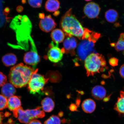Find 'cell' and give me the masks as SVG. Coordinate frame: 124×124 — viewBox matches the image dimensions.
Returning a JSON list of instances; mask_svg holds the SVG:
<instances>
[{
  "label": "cell",
  "instance_id": "cell-1",
  "mask_svg": "<svg viewBox=\"0 0 124 124\" xmlns=\"http://www.w3.org/2000/svg\"><path fill=\"white\" fill-rule=\"evenodd\" d=\"M10 27L16 33L17 40L20 48L28 49L31 38L32 25L30 20L25 15L16 16L11 23Z\"/></svg>",
  "mask_w": 124,
  "mask_h": 124
},
{
  "label": "cell",
  "instance_id": "cell-2",
  "mask_svg": "<svg viewBox=\"0 0 124 124\" xmlns=\"http://www.w3.org/2000/svg\"><path fill=\"white\" fill-rule=\"evenodd\" d=\"M36 70L20 63L11 68L8 76L9 81L15 87L21 88L28 84Z\"/></svg>",
  "mask_w": 124,
  "mask_h": 124
},
{
  "label": "cell",
  "instance_id": "cell-3",
  "mask_svg": "<svg viewBox=\"0 0 124 124\" xmlns=\"http://www.w3.org/2000/svg\"><path fill=\"white\" fill-rule=\"evenodd\" d=\"M60 24L65 35L75 37L81 40L84 33V28L72 14V9H69L62 17Z\"/></svg>",
  "mask_w": 124,
  "mask_h": 124
},
{
  "label": "cell",
  "instance_id": "cell-4",
  "mask_svg": "<svg viewBox=\"0 0 124 124\" xmlns=\"http://www.w3.org/2000/svg\"><path fill=\"white\" fill-rule=\"evenodd\" d=\"M106 62L103 55L97 53L91 54L85 60V67L88 76L103 71L106 66Z\"/></svg>",
  "mask_w": 124,
  "mask_h": 124
},
{
  "label": "cell",
  "instance_id": "cell-5",
  "mask_svg": "<svg viewBox=\"0 0 124 124\" xmlns=\"http://www.w3.org/2000/svg\"><path fill=\"white\" fill-rule=\"evenodd\" d=\"M41 108V107H38L34 109L24 110L21 107L13 111V116L21 123L28 124L32 120L45 117V114L42 110Z\"/></svg>",
  "mask_w": 124,
  "mask_h": 124
},
{
  "label": "cell",
  "instance_id": "cell-6",
  "mask_svg": "<svg viewBox=\"0 0 124 124\" xmlns=\"http://www.w3.org/2000/svg\"><path fill=\"white\" fill-rule=\"evenodd\" d=\"M94 44L87 40H82L78 45L76 57L73 60L76 66H79L88 55L94 53Z\"/></svg>",
  "mask_w": 124,
  "mask_h": 124
},
{
  "label": "cell",
  "instance_id": "cell-7",
  "mask_svg": "<svg viewBox=\"0 0 124 124\" xmlns=\"http://www.w3.org/2000/svg\"><path fill=\"white\" fill-rule=\"evenodd\" d=\"M38 71V69L36 70L28 84V89L31 94L41 93L47 83V79L44 76L37 73Z\"/></svg>",
  "mask_w": 124,
  "mask_h": 124
},
{
  "label": "cell",
  "instance_id": "cell-8",
  "mask_svg": "<svg viewBox=\"0 0 124 124\" xmlns=\"http://www.w3.org/2000/svg\"><path fill=\"white\" fill-rule=\"evenodd\" d=\"M29 41L31 46V50L25 54L24 61L26 64L32 66L33 69H35L37 65L39 62L40 59L36 46L32 38Z\"/></svg>",
  "mask_w": 124,
  "mask_h": 124
},
{
  "label": "cell",
  "instance_id": "cell-9",
  "mask_svg": "<svg viewBox=\"0 0 124 124\" xmlns=\"http://www.w3.org/2000/svg\"><path fill=\"white\" fill-rule=\"evenodd\" d=\"M58 44L52 42L49 45V49L47 54L48 59L52 62L56 63L62 59L65 53L64 49L59 48Z\"/></svg>",
  "mask_w": 124,
  "mask_h": 124
},
{
  "label": "cell",
  "instance_id": "cell-10",
  "mask_svg": "<svg viewBox=\"0 0 124 124\" xmlns=\"http://www.w3.org/2000/svg\"><path fill=\"white\" fill-rule=\"evenodd\" d=\"M66 38L63 41V49L65 53L70 54L72 56L76 55L75 50L78 44L77 39L72 36L65 35Z\"/></svg>",
  "mask_w": 124,
  "mask_h": 124
},
{
  "label": "cell",
  "instance_id": "cell-11",
  "mask_svg": "<svg viewBox=\"0 0 124 124\" xmlns=\"http://www.w3.org/2000/svg\"><path fill=\"white\" fill-rule=\"evenodd\" d=\"M56 26V23L50 15L46 16L41 19L39 27L42 31L48 32L53 30Z\"/></svg>",
  "mask_w": 124,
  "mask_h": 124
},
{
  "label": "cell",
  "instance_id": "cell-12",
  "mask_svg": "<svg viewBox=\"0 0 124 124\" xmlns=\"http://www.w3.org/2000/svg\"><path fill=\"white\" fill-rule=\"evenodd\" d=\"M101 8L97 4L93 2L88 3L84 8V12L88 18L93 19L97 18L99 15Z\"/></svg>",
  "mask_w": 124,
  "mask_h": 124
},
{
  "label": "cell",
  "instance_id": "cell-13",
  "mask_svg": "<svg viewBox=\"0 0 124 124\" xmlns=\"http://www.w3.org/2000/svg\"><path fill=\"white\" fill-rule=\"evenodd\" d=\"M101 37L100 34L84 28V33L81 40L86 39L94 43Z\"/></svg>",
  "mask_w": 124,
  "mask_h": 124
},
{
  "label": "cell",
  "instance_id": "cell-14",
  "mask_svg": "<svg viewBox=\"0 0 124 124\" xmlns=\"http://www.w3.org/2000/svg\"><path fill=\"white\" fill-rule=\"evenodd\" d=\"M21 103L19 97L13 96L8 100V108L10 111H13L21 107Z\"/></svg>",
  "mask_w": 124,
  "mask_h": 124
},
{
  "label": "cell",
  "instance_id": "cell-15",
  "mask_svg": "<svg viewBox=\"0 0 124 124\" xmlns=\"http://www.w3.org/2000/svg\"><path fill=\"white\" fill-rule=\"evenodd\" d=\"M82 109L85 112L90 114L95 110L96 108V103L92 99H86L82 103Z\"/></svg>",
  "mask_w": 124,
  "mask_h": 124
},
{
  "label": "cell",
  "instance_id": "cell-16",
  "mask_svg": "<svg viewBox=\"0 0 124 124\" xmlns=\"http://www.w3.org/2000/svg\"><path fill=\"white\" fill-rule=\"evenodd\" d=\"M106 90L103 87L97 85L93 88L92 91L93 96L98 100H103L106 96Z\"/></svg>",
  "mask_w": 124,
  "mask_h": 124
},
{
  "label": "cell",
  "instance_id": "cell-17",
  "mask_svg": "<svg viewBox=\"0 0 124 124\" xmlns=\"http://www.w3.org/2000/svg\"><path fill=\"white\" fill-rule=\"evenodd\" d=\"M65 35L63 31L60 29H56L52 31L51 37L54 43L58 44L64 41Z\"/></svg>",
  "mask_w": 124,
  "mask_h": 124
},
{
  "label": "cell",
  "instance_id": "cell-18",
  "mask_svg": "<svg viewBox=\"0 0 124 124\" xmlns=\"http://www.w3.org/2000/svg\"><path fill=\"white\" fill-rule=\"evenodd\" d=\"M16 92L15 86L11 83H6L1 88V92L2 95L7 98H9L14 96Z\"/></svg>",
  "mask_w": 124,
  "mask_h": 124
},
{
  "label": "cell",
  "instance_id": "cell-19",
  "mask_svg": "<svg viewBox=\"0 0 124 124\" xmlns=\"http://www.w3.org/2000/svg\"><path fill=\"white\" fill-rule=\"evenodd\" d=\"M41 108L43 111L46 112H50L55 108V104L52 99L49 97L45 98L42 101Z\"/></svg>",
  "mask_w": 124,
  "mask_h": 124
},
{
  "label": "cell",
  "instance_id": "cell-20",
  "mask_svg": "<svg viewBox=\"0 0 124 124\" xmlns=\"http://www.w3.org/2000/svg\"><path fill=\"white\" fill-rule=\"evenodd\" d=\"M60 6V2L58 0H47L45 5V8L48 12H55L58 11Z\"/></svg>",
  "mask_w": 124,
  "mask_h": 124
},
{
  "label": "cell",
  "instance_id": "cell-21",
  "mask_svg": "<svg viewBox=\"0 0 124 124\" xmlns=\"http://www.w3.org/2000/svg\"><path fill=\"white\" fill-rule=\"evenodd\" d=\"M17 58L15 54L9 53L3 57L2 62L5 66L9 67L14 65L16 63Z\"/></svg>",
  "mask_w": 124,
  "mask_h": 124
},
{
  "label": "cell",
  "instance_id": "cell-22",
  "mask_svg": "<svg viewBox=\"0 0 124 124\" xmlns=\"http://www.w3.org/2000/svg\"><path fill=\"white\" fill-rule=\"evenodd\" d=\"M118 13L114 9H109L105 12V19L109 23H114L116 22L118 18Z\"/></svg>",
  "mask_w": 124,
  "mask_h": 124
},
{
  "label": "cell",
  "instance_id": "cell-23",
  "mask_svg": "<svg viewBox=\"0 0 124 124\" xmlns=\"http://www.w3.org/2000/svg\"><path fill=\"white\" fill-rule=\"evenodd\" d=\"M114 109L120 114H124V92H120V97L118 98L117 103L115 105Z\"/></svg>",
  "mask_w": 124,
  "mask_h": 124
},
{
  "label": "cell",
  "instance_id": "cell-24",
  "mask_svg": "<svg viewBox=\"0 0 124 124\" xmlns=\"http://www.w3.org/2000/svg\"><path fill=\"white\" fill-rule=\"evenodd\" d=\"M114 45L116 50L117 51H123L124 54V33L121 34L120 38L117 43L115 44H112Z\"/></svg>",
  "mask_w": 124,
  "mask_h": 124
},
{
  "label": "cell",
  "instance_id": "cell-25",
  "mask_svg": "<svg viewBox=\"0 0 124 124\" xmlns=\"http://www.w3.org/2000/svg\"><path fill=\"white\" fill-rule=\"evenodd\" d=\"M61 121L58 116L53 115L44 122V124H61Z\"/></svg>",
  "mask_w": 124,
  "mask_h": 124
},
{
  "label": "cell",
  "instance_id": "cell-26",
  "mask_svg": "<svg viewBox=\"0 0 124 124\" xmlns=\"http://www.w3.org/2000/svg\"><path fill=\"white\" fill-rule=\"evenodd\" d=\"M8 100L7 97L0 94V111L8 108Z\"/></svg>",
  "mask_w": 124,
  "mask_h": 124
},
{
  "label": "cell",
  "instance_id": "cell-27",
  "mask_svg": "<svg viewBox=\"0 0 124 124\" xmlns=\"http://www.w3.org/2000/svg\"><path fill=\"white\" fill-rule=\"evenodd\" d=\"M30 5L32 7L39 8L41 7L42 0H28Z\"/></svg>",
  "mask_w": 124,
  "mask_h": 124
},
{
  "label": "cell",
  "instance_id": "cell-28",
  "mask_svg": "<svg viewBox=\"0 0 124 124\" xmlns=\"http://www.w3.org/2000/svg\"><path fill=\"white\" fill-rule=\"evenodd\" d=\"M7 77L2 72H0V87L2 86L7 83Z\"/></svg>",
  "mask_w": 124,
  "mask_h": 124
},
{
  "label": "cell",
  "instance_id": "cell-29",
  "mask_svg": "<svg viewBox=\"0 0 124 124\" xmlns=\"http://www.w3.org/2000/svg\"><path fill=\"white\" fill-rule=\"evenodd\" d=\"M109 63L111 65L113 66H116L117 64L118 60L116 58H112L109 60Z\"/></svg>",
  "mask_w": 124,
  "mask_h": 124
},
{
  "label": "cell",
  "instance_id": "cell-30",
  "mask_svg": "<svg viewBox=\"0 0 124 124\" xmlns=\"http://www.w3.org/2000/svg\"><path fill=\"white\" fill-rule=\"evenodd\" d=\"M69 109L72 111H78L76 105L74 104H72L70 105Z\"/></svg>",
  "mask_w": 124,
  "mask_h": 124
},
{
  "label": "cell",
  "instance_id": "cell-31",
  "mask_svg": "<svg viewBox=\"0 0 124 124\" xmlns=\"http://www.w3.org/2000/svg\"><path fill=\"white\" fill-rule=\"evenodd\" d=\"M120 73L121 76L124 78V64L122 65L120 68Z\"/></svg>",
  "mask_w": 124,
  "mask_h": 124
},
{
  "label": "cell",
  "instance_id": "cell-32",
  "mask_svg": "<svg viewBox=\"0 0 124 124\" xmlns=\"http://www.w3.org/2000/svg\"><path fill=\"white\" fill-rule=\"evenodd\" d=\"M28 124H42L39 120H32Z\"/></svg>",
  "mask_w": 124,
  "mask_h": 124
},
{
  "label": "cell",
  "instance_id": "cell-33",
  "mask_svg": "<svg viewBox=\"0 0 124 124\" xmlns=\"http://www.w3.org/2000/svg\"><path fill=\"white\" fill-rule=\"evenodd\" d=\"M5 115L3 112H0V124H2V121Z\"/></svg>",
  "mask_w": 124,
  "mask_h": 124
},
{
  "label": "cell",
  "instance_id": "cell-34",
  "mask_svg": "<svg viewBox=\"0 0 124 124\" xmlns=\"http://www.w3.org/2000/svg\"><path fill=\"white\" fill-rule=\"evenodd\" d=\"M17 10L18 12H21L23 10V8L22 7L20 6L17 8Z\"/></svg>",
  "mask_w": 124,
  "mask_h": 124
},
{
  "label": "cell",
  "instance_id": "cell-35",
  "mask_svg": "<svg viewBox=\"0 0 124 124\" xmlns=\"http://www.w3.org/2000/svg\"><path fill=\"white\" fill-rule=\"evenodd\" d=\"M6 124H15L14 123L13 121L12 120V119H10L8 121V123Z\"/></svg>",
  "mask_w": 124,
  "mask_h": 124
},
{
  "label": "cell",
  "instance_id": "cell-36",
  "mask_svg": "<svg viewBox=\"0 0 124 124\" xmlns=\"http://www.w3.org/2000/svg\"><path fill=\"white\" fill-rule=\"evenodd\" d=\"M58 116L60 117H62L63 115V113L62 111H60L58 113Z\"/></svg>",
  "mask_w": 124,
  "mask_h": 124
},
{
  "label": "cell",
  "instance_id": "cell-37",
  "mask_svg": "<svg viewBox=\"0 0 124 124\" xmlns=\"http://www.w3.org/2000/svg\"><path fill=\"white\" fill-rule=\"evenodd\" d=\"M39 17L40 18L42 19V18L44 17L45 16L44 14L40 13L39 14Z\"/></svg>",
  "mask_w": 124,
  "mask_h": 124
},
{
  "label": "cell",
  "instance_id": "cell-38",
  "mask_svg": "<svg viewBox=\"0 0 124 124\" xmlns=\"http://www.w3.org/2000/svg\"><path fill=\"white\" fill-rule=\"evenodd\" d=\"M62 123L63 124L65 123L66 122V119H63L62 121Z\"/></svg>",
  "mask_w": 124,
  "mask_h": 124
},
{
  "label": "cell",
  "instance_id": "cell-39",
  "mask_svg": "<svg viewBox=\"0 0 124 124\" xmlns=\"http://www.w3.org/2000/svg\"><path fill=\"white\" fill-rule=\"evenodd\" d=\"M85 0L86 1H89L92 0Z\"/></svg>",
  "mask_w": 124,
  "mask_h": 124
}]
</instances>
